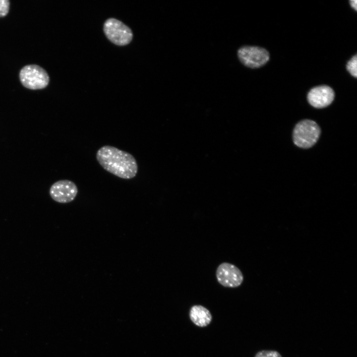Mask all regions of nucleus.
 <instances>
[{
	"label": "nucleus",
	"mask_w": 357,
	"mask_h": 357,
	"mask_svg": "<svg viewBox=\"0 0 357 357\" xmlns=\"http://www.w3.org/2000/svg\"><path fill=\"white\" fill-rule=\"evenodd\" d=\"M346 68L349 72L354 77H357V56H353L347 62Z\"/></svg>",
	"instance_id": "9d476101"
},
{
	"label": "nucleus",
	"mask_w": 357,
	"mask_h": 357,
	"mask_svg": "<svg viewBox=\"0 0 357 357\" xmlns=\"http://www.w3.org/2000/svg\"><path fill=\"white\" fill-rule=\"evenodd\" d=\"M103 30L107 38L118 46L128 45L133 38V33L130 28L121 21L114 18L106 20Z\"/></svg>",
	"instance_id": "20e7f679"
},
{
	"label": "nucleus",
	"mask_w": 357,
	"mask_h": 357,
	"mask_svg": "<svg viewBox=\"0 0 357 357\" xmlns=\"http://www.w3.org/2000/svg\"><path fill=\"white\" fill-rule=\"evenodd\" d=\"M189 316L191 322L199 327L207 326L212 320L210 311L201 305L192 306L189 310Z\"/></svg>",
	"instance_id": "1a4fd4ad"
},
{
	"label": "nucleus",
	"mask_w": 357,
	"mask_h": 357,
	"mask_svg": "<svg viewBox=\"0 0 357 357\" xmlns=\"http://www.w3.org/2000/svg\"><path fill=\"white\" fill-rule=\"evenodd\" d=\"M10 3L8 0H0V17L5 16L8 12Z\"/></svg>",
	"instance_id": "f8f14e48"
},
{
	"label": "nucleus",
	"mask_w": 357,
	"mask_h": 357,
	"mask_svg": "<svg viewBox=\"0 0 357 357\" xmlns=\"http://www.w3.org/2000/svg\"><path fill=\"white\" fill-rule=\"evenodd\" d=\"M351 6L356 10H357V0H350L349 1Z\"/></svg>",
	"instance_id": "ddd939ff"
},
{
	"label": "nucleus",
	"mask_w": 357,
	"mask_h": 357,
	"mask_svg": "<svg viewBox=\"0 0 357 357\" xmlns=\"http://www.w3.org/2000/svg\"><path fill=\"white\" fill-rule=\"evenodd\" d=\"M238 57L245 66L255 68L263 66L268 61L269 54L263 48L245 46L238 50Z\"/></svg>",
	"instance_id": "39448f33"
},
{
	"label": "nucleus",
	"mask_w": 357,
	"mask_h": 357,
	"mask_svg": "<svg viewBox=\"0 0 357 357\" xmlns=\"http://www.w3.org/2000/svg\"><path fill=\"white\" fill-rule=\"evenodd\" d=\"M78 191L77 186L74 182L68 179H61L51 185L49 193L55 201L67 203L75 199Z\"/></svg>",
	"instance_id": "0eeeda50"
},
{
	"label": "nucleus",
	"mask_w": 357,
	"mask_h": 357,
	"mask_svg": "<svg viewBox=\"0 0 357 357\" xmlns=\"http://www.w3.org/2000/svg\"><path fill=\"white\" fill-rule=\"evenodd\" d=\"M333 90L326 85H321L312 88L307 94V100L313 107L322 108L331 104L334 99Z\"/></svg>",
	"instance_id": "6e6552de"
},
{
	"label": "nucleus",
	"mask_w": 357,
	"mask_h": 357,
	"mask_svg": "<svg viewBox=\"0 0 357 357\" xmlns=\"http://www.w3.org/2000/svg\"><path fill=\"white\" fill-rule=\"evenodd\" d=\"M320 132L319 126L315 121L309 119L301 120L294 129V142L299 147L310 148L317 141Z\"/></svg>",
	"instance_id": "f03ea898"
},
{
	"label": "nucleus",
	"mask_w": 357,
	"mask_h": 357,
	"mask_svg": "<svg viewBox=\"0 0 357 357\" xmlns=\"http://www.w3.org/2000/svg\"><path fill=\"white\" fill-rule=\"evenodd\" d=\"M22 84L31 90L45 88L49 82V76L46 71L36 64H29L22 68L19 72Z\"/></svg>",
	"instance_id": "7ed1b4c3"
},
{
	"label": "nucleus",
	"mask_w": 357,
	"mask_h": 357,
	"mask_svg": "<svg viewBox=\"0 0 357 357\" xmlns=\"http://www.w3.org/2000/svg\"><path fill=\"white\" fill-rule=\"evenodd\" d=\"M254 357H282V356L277 351L263 350L258 352Z\"/></svg>",
	"instance_id": "9b49d317"
},
{
	"label": "nucleus",
	"mask_w": 357,
	"mask_h": 357,
	"mask_svg": "<svg viewBox=\"0 0 357 357\" xmlns=\"http://www.w3.org/2000/svg\"><path fill=\"white\" fill-rule=\"evenodd\" d=\"M216 276L218 283L227 288L238 287L243 281V276L239 269L228 262L222 263L218 266Z\"/></svg>",
	"instance_id": "423d86ee"
},
{
	"label": "nucleus",
	"mask_w": 357,
	"mask_h": 357,
	"mask_svg": "<svg viewBox=\"0 0 357 357\" xmlns=\"http://www.w3.org/2000/svg\"><path fill=\"white\" fill-rule=\"evenodd\" d=\"M96 157L103 169L119 178L131 179L136 177L138 172V164L134 157L115 147H101L97 151Z\"/></svg>",
	"instance_id": "f257e3e1"
}]
</instances>
